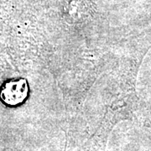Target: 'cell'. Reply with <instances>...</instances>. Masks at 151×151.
<instances>
[{"mask_svg": "<svg viewBox=\"0 0 151 151\" xmlns=\"http://www.w3.org/2000/svg\"><path fill=\"white\" fill-rule=\"evenodd\" d=\"M28 83L26 80L20 79L5 83L0 92L4 103L9 106H16L23 103L28 96Z\"/></svg>", "mask_w": 151, "mask_h": 151, "instance_id": "6da1fadb", "label": "cell"}]
</instances>
